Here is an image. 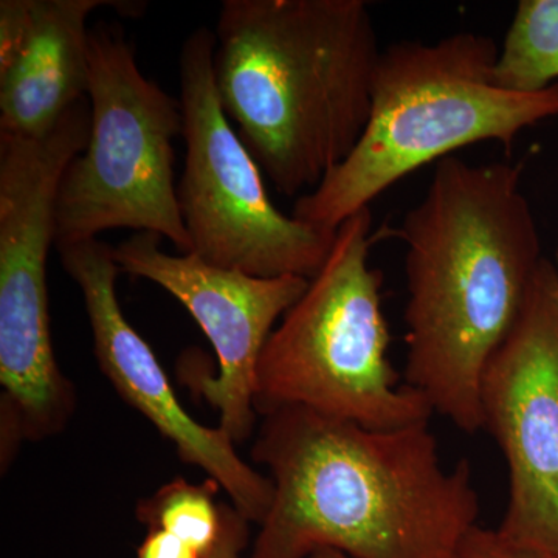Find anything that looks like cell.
Returning <instances> with one entry per match:
<instances>
[{"instance_id": "cell-9", "label": "cell", "mask_w": 558, "mask_h": 558, "mask_svg": "<svg viewBox=\"0 0 558 558\" xmlns=\"http://www.w3.org/2000/svg\"><path fill=\"white\" fill-rule=\"evenodd\" d=\"M481 405L509 469L498 537L521 556L558 558V270L549 259L488 363Z\"/></svg>"}, {"instance_id": "cell-6", "label": "cell", "mask_w": 558, "mask_h": 558, "mask_svg": "<svg viewBox=\"0 0 558 558\" xmlns=\"http://www.w3.org/2000/svg\"><path fill=\"white\" fill-rule=\"evenodd\" d=\"M87 98L43 138L0 132V442L2 465L22 442L68 427L73 385L50 328L47 259L57 242L54 205L64 171L89 142Z\"/></svg>"}, {"instance_id": "cell-18", "label": "cell", "mask_w": 558, "mask_h": 558, "mask_svg": "<svg viewBox=\"0 0 558 558\" xmlns=\"http://www.w3.org/2000/svg\"><path fill=\"white\" fill-rule=\"evenodd\" d=\"M462 558H529L510 549L495 529L476 526L470 532Z\"/></svg>"}, {"instance_id": "cell-19", "label": "cell", "mask_w": 558, "mask_h": 558, "mask_svg": "<svg viewBox=\"0 0 558 558\" xmlns=\"http://www.w3.org/2000/svg\"><path fill=\"white\" fill-rule=\"evenodd\" d=\"M310 558H352L348 554L341 553L339 549L322 548L311 554Z\"/></svg>"}, {"instance_id": "cell-11", "label": "cell", "mask_w": 558, "mask_h": 558, "mask_svg": "<svg viewBox=\"0 0 558 558\" xmlns=\"http://www.w3.org/2000/svg\"><path fill=\"white\" fill-rule=\"evenodd\" d=\"M62 267L78 286L101 373L124 402L142 413L185 464L199 468L229 494L248 523H263L274 499V483L242 461L222 428L199 424L175 396L148 341L124 317L117 296L120 269L112 245L100 240L58 247Z\"/></svg>"}, {"instance_id": "cell-7", "label": "cell", "mask_w": 558, "mask_h": 558, "mask_svg": "<svg viewBox=\"0 0 558 558\" xmlns=\"http://www.w3.org/2000/svg\"><path fill=\"white\" fill-rule=\"evenodd\" d=\"M89 44V142L61 179L54 247L130 229L159 234L186 255L174 178L180 101L143 75L121 25L98 22Z\"/></svg>"}, {"instance_id": "cell-15", "label": "cell", "mask_w": 558, "mask_h": 558, "mask_svg": "<svg viewBox=\"0 0 558 558\" xmlns=\"http://www.w3.org/2000/svg\"><path fill=\"white\" fill-rule=\"evenodd\" d=\"M35 0H0V75L16 62L27 44Z\"/></svg>"}, {"instance_id": "cell-13", "label": "cell", "mask_w": 558, "mask_h": 558, "mask_svg": "<svg viewBox=\"0 0 558 558\" xmlns=\"http://www.w3.org/2000/svg\"><path fill=\"white\" fill-rule=\"evenodd\" d=\"M494 78L515 92L545 90L558 83V0H521Z\"/></svg>"}, {"instance_id": "cell-17", "label": "cell", "mask_w": 558, "mask_h": 558, "mask_svg": "<svg viewBox=\"0 0 558 558\" xmlns=\"http://www.w3.org/2000/svg\"><path fill=\"white\" fill-rule=\"evenodd\" d=\"M137 558H205L199 550L161 529H148Z\"/></svg>"}, {"instance_id": "cell-1", "label": "cell", "mask_w": 558, "mask_h": 558, "mask_svg": "<svg viewBox=\"0 0 558 558\" xmlns=\"http://www.w3.org/2000/svg\"><path fill=\"white\" fill-rule=\"evenodd\" d=\"M252 459L274 499L245 558H462L480 526L469 459L440 461L429 422L362 427L303 407L263 416Z\"/></svg>"}, {"instance_id": "cell-2", "label": "cell", "mask_w": 558, "mask_h": 558, "mask_svg": "<svg viewBox=\"0 0 558 558\" xmlns=\"http://www.w3.org/2000/svg\"><path fill=\"white\" fill-rule=\"evenodd\" d=\"M521 171L447 157L398 229L409 289L405 385L464 433L484 429V374L545 258Z\"/></svg>"}, {"instance_id": "cell-4", "label": "cell", "mask_w": 558, "mask_h": 558, "mask_svg": "<svg viewBox=\"0 0 558 558\" xmlns=\"http://www.w3.org/2000/svg\"><path fill=\"white\" fill-rule=\"evenodd\" d=\"M494 39L459 32L436 40H402L381 50L373 106L362 137L292 216L337 231L344 220L432 161L481 142L509 146L521 132L558 117V83L515 92L495 83Z\"/></svg>"}, {"instance_id": "cell-16", "label": "cell", "mask_w": 558, "mask_h": 558, "mask_svg": "<svg viewBox=\"0 0 558 558\" xmlns=\"http://www.w3.org/2000/svg\"><path fill=\"white\" fill-rule=\"evenodd\" d=\"M248 545V521L233 506L222 502V531L215 548L205 558H245Z\"/></svg>"}, {"instance_id": "cell-10", "label": "cell", "mask_w": 558, "mask_h": 558, "mask_svg": "<svg viewBox=\"0 0 558 558\" xmlns=\"http://www.w3.org/2000/svg\"><path fill=\"white\" fill-rule=\"evenodd\" d=\"M163 238L134 233L113 247L120 271L148 279L171 293L205 333L216 357L218 376L208 359L191 348L179 359L178 374L197 396L219 413V428L234 444L244 442L255 428L256 369L278 319L306 292L310 279L259 278L213 266L194 253L161 250Z\"/></svg>"}, {"instance_id": "cell-20", "label": "cell", "mask_w": 558, "mask_h": 558, "mask_svg": "<svg viewBox=\"0 0 558 558\" xmlns=\"http://www.w3.org/2000/svg\"><path fill=\"white\" fill-rule=\"evenodd\" d=\"M556 258H557V266H558V250H557V256H556Z\"/></svg>"}, {"instance_id": "cell-14", "label": "cell", "mask_w": 558, "mask_h": 558, "mask_svg": "<svg viewBox=\"0 0 558 558\" xmlns=\"http://www.w3.org/2000/svg\"><path fill=\"white\" fill-rule=\"evenodd\" d=\"M219 490L209 478L202 484L175 478L138 502L137 520L148 529L170 532L207 557L222 531V505L215 499Z\"/></svg>"}, {"instance_id": "cell-8", "label": "cell", "mask_w": 558, "mask_h": 558, "mask_svg": "<svg viewBox=\"0 0 558 558\" xmlns=\"http://www.w3.org/2000/svg\"><path fill=\"white\" fill-rule=\"evenodd\" d=\"M215 32L199 27L179 53L186 154L178 202L191 253L222 269L259 278L311 279L337 231L301 222L275 207L263 170L220 105L213 73Z\"/></svg>"}, {"instance_id": "cell-3", "label": "cell", "mask_w": 558, "mask_h": 558, "mask_svg": "<svg viewBox=\"0 0 558 558\" xmlns=\"http://www.w3.org/2000/svg\"><path fill=\"white\" fill-rule=\"evenodd\" d=\"M380 54L363 0H223L220 105L282 196L311 193L355 148Z\"/></svg>"}, {"instance_id": "cell-12", "label": "cell", "mask_w": 558, "mask_h": 558, "mask_svg": "<svg viewBox=\"0 0 558 558\" xmlns=\"http://www.w3.org/2000/svg\"><path fill=\"white\" fill-rule=\"evenodd\" d=\"M119 0H35L21 57L0 75V132L25 138L49 135L87 98L90 14Z\"/></svg>"}, {"instance_id": "cell-5", "label": "cell", "mask_w": 558, "mask_h": 558, "mask_svg": "<svg viewBox=\"0 0 558 558\" xmlns=\"http://www.w3.org/2000/svg\"><path fill=\"white\" fill-rule=\"evenodd\" d=\"M376 240L371 208L341 223L325 266L260 354L256 414L303 407L374 429L429 422L427 400L400 387L388 360L381 274L369 264Z\"/></svg>"}]
</instances>
